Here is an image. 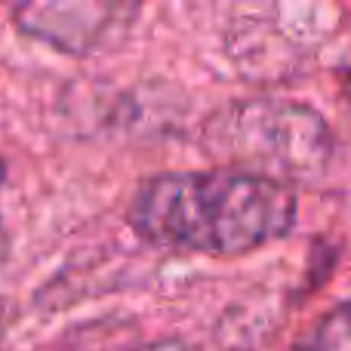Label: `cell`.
<instances>
[{
  "instance_id": "3",
  "label": "cell",
  "mask_w": 351,
  "mask_h": 351,
  "mask_svg": "<svg viewBox=\"0 0 351 351\" xmlns=\"http://www.w3.org/2000/svg\"><path fill=\"white\" fill-rule=\"evenodd\" d=\"M136 6L127 3H25L16 6V28L59 53L86 56L130 28Z\"/></svg>"
},
{
  "instance_id": "8",
  "label": "cell",
  "mask_w": 351,
  "mask_h": 351,
  "mask_svg": "<svg viewBox=\"0 0 351 351\" xmlns=\"http://www.w3.org/2000/svg\"><path fill=\"white\" fill-rule=\"evenodd\" d=\"M346 86H348V96H351V71L346 74Z\"/></svg>"
},
{
  "instance_id": "5",
  "label": "cell",
  "mask_w": 351,
  "mask_h": 351,
  "mask_svg": "<svg viewBox=\"0 0 351 351\" xmlns=\"http://www.w3.org/2000/svg\"><path fill=\"white\" fill-rule=\"evenodd\" d=\"M127 351H197L191 342L185 339H154V342H142V346H133Z\"/></svg>"
},
{
  "instance_id": "7",
  "label": "cell",
  "mask_w": 351,
  "mask_h": 351,
  "mask_svg": "<svg viewBox=\"0 0 351 351\" xmlns=\"http://www.w3.org/2000/svg\"><path fill=\"white\" fill-rule=\"evenodd\" d=\"M3 327H6L3 324V308H0V346H3Z\"/></svg>"
},
{
  "instance_id": "4",
  "label": "cell",
  "mask_w": 351,
  "mask_h": 351,
  "mask_svg": "<svg viewBox=\"0 0 351 351\" xmlns=\"http://www.w3.org/2000/svg\"><path fill=\"white\" fill-rule=\"evenodd\" d=\"M290 351H351V299L317 315Z\"/></svg>"
},
{
  "instance_id": "9",
  "label": "cell",
  "mask_w": 351,
  "mask_h": 351,
  "mask_svg": "<svg viewBox=\"0 0 351 351\" xmlns=\"http://www.w3.org/2000/svg\"><path fill=\"white\" fill-rule=\"evenodd\" d=\"M0 179H3V164H0Z\"/></svg>"
},
{
  "instance_id": "2",
  "label": "cell",
  "mask_w": 351,
  "mask_h": 351,
  "mask_svg": "<svg viewBox=\"0 0 351 351\" xmlns=\"http://www.w3.org/2000/svg\"><path fill=\"white\" fill-rule=\"evenodd\" d=\"M204 145L228 170L265 176L280 185L315 182L333 160V130L308 102L250 96L213 111Z\"/></svg>"
},
{
  "instance_id": "6",
  "label": "cell",
  "mask_w": 351,
  "mask_h": 351,
  "mask_svg": "<svg viewBox=\"0 0 351 351\" xmlns=\"http://www.w3.org/2000/svg\"><path fill=\"white\" fill-rule=\"evenodd\" d=\"M6 253H10V234H6V225H3V219H0V268H3V262H6Z\"/></svg>"
},
{
  "instance_id": "1",
  "label": "cell",
  "mask_w": 351,
  "mask_h": 351,
  "mask_svg": "<svg viewBox=\"0 0 351 351\" xmlns=\"http://www.w3.org/2000/svg\"><path fill=\"white\" fill-rule=\"evenodd\" d=\"M296 191L265 176L228 170H170L145 179L130 200V228L176 253L231 259L293 231Z\"/></svg>"
}]
</instances>
